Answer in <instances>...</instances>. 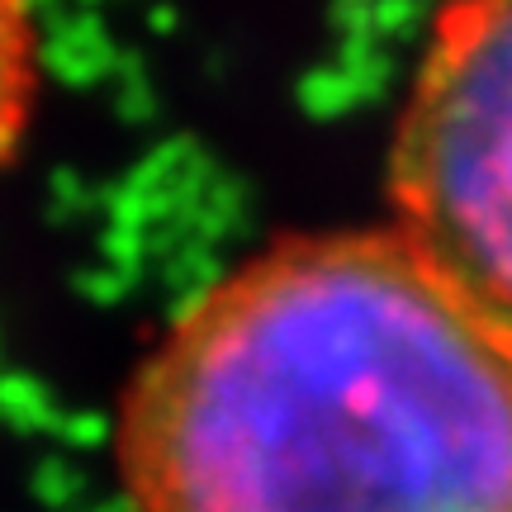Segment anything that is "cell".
Segmentation results:
<instances>
[{"label":"cell","instance_id":"obj_1","mask_svg":"<svg viewBox=\"0 0 512 512\" xmlns=\"http://www.w3.org/2000/svg\"><path fill=\"white\" fill-rule=\"evenodd\" d=\"M133 512H512V342L384 228L209 280L114 422Z\"/></svg>","mask_w":512,"mask_h":512},{"label":"cell","instance_id":"obj_3","mask_svg":"<svg viewBox=\"0 0 512 512\" xmlns=\"http://www.w3.org/2000/svg\"><path fill=\"white\" fill-rule=\"evenodd\" d=\"M43 91L38 0H0V171L19 157Z\"/></svg>","mask_w":512,"mask_h":512},{"label":"cell","instance_id":"obj_2","mask_svg":"<svg viewBox=\"0 0 512 512\" xmlns=\"http://www.w3.org/2000/svg\"><path fill=\"white\" fill-rule=\"evenodd\" d=\"M389 228L512 342V0H441L389 143Z\"/></svg>","mask_w":512,"mask_h":512}]
</instances>
